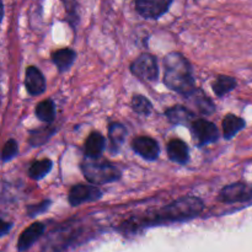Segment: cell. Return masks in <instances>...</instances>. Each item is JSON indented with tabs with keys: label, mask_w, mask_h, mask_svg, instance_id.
<instances>
[{
	"label": "cell",
	"mask_w": 252,
	"mask_h": 252,
	"mask_svg": "<svg viewBox=\"0 0 252 252\" xmlns=\"http://www.w3.org/2000/svg\"><path fill=\"white\" fill-rule=\"evenodd\" d=\"M236 80L231 76L226 75H219L217 76L216 81L213 83V91L218 97H223L231 90H234L236 86Z\"/></svg>",
	"instance_id": "19"
},
{
	"label": "cell",
	"mask_w": 252,
	"mask_h": 252,
	"mask_svg": "<svg viewBox=\"0 0 252 252\" xmlns=\"http://www.w3.org/2000/svg\"><path fill=\"white\" fill-rule=\"evenodd\" d=\"M132 108L140 116H149L152 112V102L143 95H134L132 98Z\"/></svg>",
	"instance_id": "23"
},
{
	"label": "cell",
	"mask_w": 252,
	"mask_h": 252,
	"mask_svg": "<svg viewBox=\"0 0 252 252\" xmlns=\"http://www.w3.org/2000/svg\"><path fill=\"white\" fill-rule=\"evenodd\" d=\"M130 71L138 79L144 81H155L159 75L157 59L149 53L140 54L130 64Z\"/></svg>",
	"instance_id": "4"
},
{
	"label": "cell",
	"mask_w": 252,
	"mask_h": 252,
	"mask_svg": "<svg viewBox=\"0 0 252 252\" xmlns=\"http://www.w3.org/2000/svg\"><path fill=\"white\" fill-rule=\"evenodd\" d=\"M52 165L53 162L49 159L37 160V161L32 162L31 166L29 169V175L32 180H41L48 174L52 170Z\"/></svg>",
	"instance_id": "21"
},
{
	"label": "cell",
	"mask_w": 252,
	"mask_h": 252,
	"mask_svg": "<svg viewBox=\"0 0 252 252\" xmlns=\"http://www.w3.org/2000/svg\"><path fill=\"white\" fill-rule=\"evenodd\" d=\"M10 229H11V224L2 221V223H1V235L2 236L6 235V233L10 230Z\"/></svg>",
	"instance_id": "26"
},
{
	"label": "cell",
	"mask_w": 252,
	"mask_h": 252,
	"mask_svg": "<svg viewBox=\"0 0 252 252\" xmlns=\"http://www.w3.org/2000/svg\"><path fill=\"white\" fill-rule=\"evenodd\" d=\"M164 83L171 90L189 96L196 90L191 63L186 57L177 52H171L164 58Z\"/></svg>",
	"instance_id": "1"
},
{
	"label": "cell",
	"mask_w": 252,
	"mask_h": 252,
	"mask_svg": "<svg viewBox=\"0 0 252 252\" xmlns=\"http://www.w3.org/2000/svg\"><path fill=\"white\" fill-rule=\"evenodd\" d=\"M171 1H147V0H138L135 2V9L140 16L145 19H159L160 16L167 12L171 6Z\"/></svg>",
	"instance_id": "9"
},
{
	"label": "cell",
	"mask_w": 252,
	"mask_h": 252,
	"mask_svg": "<svg viewBox=\"0 0 252 252\" xmlns=\"http://www.w3.org/2000/svg\"><path fill=\"white\" fill-rule=\"evenodd\" d=\"M56 133V129L51 126H47V127H41L38 129L31 130L30 133V144L32 147H37V145H42L52 137V135Z\"/></svg>",
	"instance_id": "22"
},
{
	"label": "cell",
	"mask_w": 252,
	"mask_h": 252,
	"mask_svg": "<svg viewBox=\"0 0 252 252\" xmlns=\"http://www.w3.org/2000/svg\"><path fill=\"white\" fill-rule=\"evenodd\" d=\"M203 208V202L198 197H182V198L171 202L164 208L159 209L154 214H150L148 218L144 219L143 224L144 225H148V224L155 225V224L189 220V219H193L197 216H199Z\"/></svg>",
	"instance_id": "2"
},
{
	"label": "cell",
	"mask_w": 252,
	"mask_h": 252,
	"mask_svg": "<svg viewBox=\"0 0 252 252\" xmlns=\"http://www.w3.org/2000/svg\"><path fill=\"white\" fill-rule=\"evenodd\" d=\"M126 135H127V129L123 125L118 122H112L108 126V138L111 140L112 148L118 149L125 142Z\"/></svg>",
	"instance_id": "20"
},
{
	"label": "cell",
	"mask_w": 252,
	"mask_h": 252,
	"mask_svg": "<svg viewBox=\"0 0 252 252\" xmlns=\"http://www.w3.org/2000/svg\"><path fill=\"white\" fill-rule=\"evenodd\" d=\"M192 134H193L194 142L202 147V145L212 144L217 142L219 138L218 128L214 123L207 120H194L191 125Z\"/></svg>",
	"instance_id": "6"
},
{
	"label": "cell",
	"mask_w": 252,
	"mask_h": 252,
	"mask_svg": "<svg viewBox=\"0 0 252 252\" xmlns=\"http://www.w3.org/2000/svg\"><path fill=\"white\" fill-rule=\"evenodd\" d=\"M132 148L138 155L145 160H157L160 154L159 144L150 137H137L132 140Z\"/></svg>",
	"instance_id": "8"
},
{
	"label": "cell",
	"mask_w": 252,
	"mask_h": 252,
	"mask_svg": "<svg viewBox=\"0 0 252 252\" xmlns=\"http://www.w3.org/2000/svg\"><path fill=\"white\" fill-rule=\"evenodd\" d=\"M25 86H26L27 93L32 96L41 95L46 90V79H44L42 71L36 66H29L26 69Z\"/></svg>",
	"instance_id": "10"
},
{
	"label": "cell",
	"mask_w": 252,
	"mask_h": 252,
	"mask_svg": "<svg viewBox=\"0 0 252 252\" xmlns=\"http://www.w3.org/2000/svg\"><path fill=\"white\" fill-rule=\"evenodd\" d=\"M189 101L192 102V105L198 110L199 113L202 115H211L214 112V103L209 100V97H207L203 93H202L199 89H196L193 93L189 94V96H186Z\"/></svg>",
	"instance_id": "15"
},
{
	"label": "cell",
	"mask_w": 252,
	"mask_h": 252,
	"mask_svg": "<svg viewBox=\"0 0 252 252\" xmlns=\"http://www.w3.org/2000/svg\"><path fill=\"white\" fill-rule=\"evenodd\" d=\"M36 116L39 121L52 123L56 117V106L52 100H44L36 106Z\"/></svg>",
	"instance_id": "18"
},
{
	"label": "cell",
	"mask_w": 252,
	"mask_h": 252,
	"mask_svg": "<svg viewBox=\"0 0 252 252\" xmlns=\"http://www.w3.org/2000/svg\"><path fill=\"white\" fill-rule=\"evenodd\" d=\"M49 206H51V201H49V199H44L41 203L29 206L27 207V216L33 218V217L38 216V214L44 213V212L49 208Z\"/></svg>",
	"instance_id": "25"
},
{
	"label": "cell",
	"mask_w": 252,
	"mask_h": 252,
	"mask_svg": "<svg viewBox=\"0 0 252 252\" xmlns=\"http://www.w3.org/2000/svg\"><path fill=\"white\" fill-rule=\"evenodd\" d=\"M81 171L89 182L94 185H105L121 179V171L117 166L106 160L86 158L81 162Z\"/></svg>",
	"instance_id": "3"
},
{
	"label": "cell",
	"mask_w": 252,
	"mask_h": 252,
	"mask_svg": "<svg viewBox=\"0 0 252 252\" xmlns=\"http://www.w3.org/2000/svg\"><path fill=\"white\" fill-rule=\"evenodd\" d=\"M75 51H73V49L70 48L58 49V51L52 53V62H53L54 65L58 68L59 71H65L66 69L70 68L71 64L75 61Z\"/></svg>",
	"instance_id": "14"
},
{
	"label": "cell",
	"mask_w": 252,
	"mask_h": 252,
	"mask_svg": "<svg viewBox=\"0 0 252 252\" xmlns=\"http://www.w3.org/2000/svg\"><path fill=\"white\" fill-rule=\"evenodd\" d=\"M167 155L171 161L184 165L189 160V147L184 140L172 139L167 143Z\"/></svg>",
	"instance_id": "12"
},
{
	"label": "cell",
	"mask_w": 252,
	"mask_h": 252,
	"mask_svg": "<svg viewBox=\"0 0 252 252\" xmlns=\"http://www.w3.org/2000/svg\"><path fill=\"white\" fill-rule=\"evenodd\" d=\"M106 140L102 137V134L98 132H93L85 140V145H84V150H85L86 158H91V159H98L101 154H102L103 149H105Z\"/></svg>",
	"instance_id": "13"
},
{
	"label": "cell",
	"mask_w": 252,
	"mask_h": 252,
	"mask_svg": "<svg viewBox=\"0 0 252 252\" xmlns=\"http://www.w3.org/2000/svg\"><path fill=\"white\" fill-rule=\"evenodd\" d=\"M19 153V147H17L16 140L14 139H9L6 143H5L4 148H2V153H1V159L2 161H9L11 160L12 158H15Z\"/></svg>",
	"instance_id": "24"
},
{
	"label": "cell",
	"mask_w": 252,
	"mask_h": 252,
	"mask_svg": "<svg viewBox=\"0 0 252 252\" xmlns=\"http://www.w3.org/2000/svg\"><path fill=\"white\" fill-rule=\"evenodd\" d=\"M102 196V192L95 186H91V185H84L79 184L75 185L70 189L69 191V203L73 207L79 206V204H83L85 202H91L96 201V199L101 198Z\"/></svg>",
	"instance_id": "7"
},
{
	"label": "cell",
	"mask_w": 252,
	"mask_h": 252,
	"mask_svg": "<svg viewBox=\"0 0 252 252\" xmlns=\"http://www.w3.org/2000/svg\"><path fill=\"white\" fill-rule=\"evenodd\" d=\"M246 126V122L239 116L229 113L223 120V134L225 139H231Z\"/></svg>",
	"instance_id": "16"
},
{
	"label": "cell",
	"mask_w": 252,
	"mask_h": 252,
	"mask_svg": "<svg viewBox=\"0 0 252 252\" xmlns=\"http://www.w3.org/2000/svg\"><path fill=\"white\" fill-rule=\"evenodd\" d=\"M44 233V225L43 223H36L31 224L27 229H25L22 231V234L20 235L19 241H17V250L19 251H26L43 235Z\"/></svg>",
	"instance_id": "11"
},
{
	"label": "cell",
	"mask_w": 252,
	"mask_h": 252,
	"mask_svg": "<svg viewBox=\"0 0 252 252\" xmlns=\"http://www.w3.org/2000/svg\"><path fill=\"white\" fill-rule=\"evenodd\" d=\"M165 116L174 125H182L189 122L194 117V113L184 106H174L165 112Z\"/></svg>",
	"instance_id": "17"
},
{
	"label": "cell",
	"mask_w": 252,
	"mask_h": 252,
	"mask_svg": "<svg viewBox=\"0 0 252 252\" xmlns=\"http://www.w3.org/2000/svg\"><path fill=\"white\" fill-rule=\"evenodd\" d=\"M252 199V185L235 182L224 187L219 193V201L224 203H241Z\"/></svg>",
	"instance_id": "5"
}]
</instances>
